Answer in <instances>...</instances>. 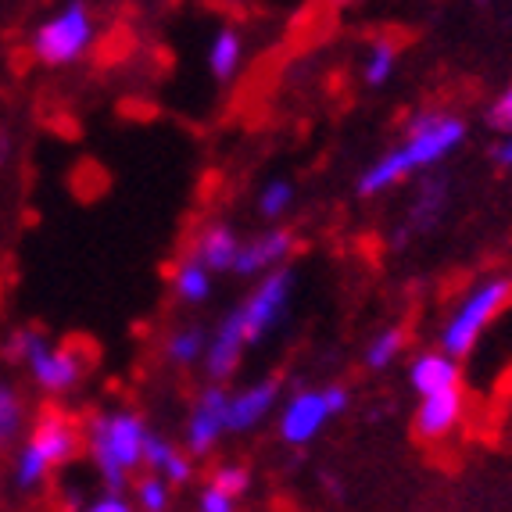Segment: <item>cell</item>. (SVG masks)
Returning a JSON list of instances; mask_svg holds the SVG:
<instances>
[{
    "label": "cell",
    "instance_id": "9a60e30c",
    "mask_svg": "<svg viewBox=\"0 0 512 512\" xmlns=\"http://www.w3.org/2000/svg\"><path fill=\"white\" fill-rule=\"evenodd\" d=\"M240 244H244V240L237 237V230H233L230 222H208L205 230L194 237L190 255L201 258L212 273H233V265H237V255H240Z\"/></svg>",
    "mask_w": 512,
    "mask_h": 512
},
{
    "label": "cell",
    "instance_id": "d6986e66",
    "mask_svg": "<svg viewBox=\"0 0 512 512\" xmlns=\"http://www.w3.org/2000/svg\"><path fill=\"white\" fill-rule=\"evenodd\" d=\"M29 430V409L26 398L11 380L0 376V452H8L22 441V434Z\"/></svg>",
    "mask_w": 512,
    "mask_h": 512
},
{
    "label": "cell",
    "instance_id": "f1b7e54d",
    "mask_svg": "<svg viewBox=\"0 0 512 512\" xmlns=\"http://www.w3.org/2000/svg\"><path fill=\"white\" fill-rule=\"evenodd\" d=\"M197 512H237V498L222 495L219 487L208 484L205 491H201V502H197Z\"/></svg>",
    "mask_w": 512,
    "mask_h": 512
},
{
    "label": "cell",
    "instance_id": "2e32d148",
    "mask_svg": "<svg viewBox=\"0 0 512 512\" xmlns=\"http://www.w3.org/2000/svg\"><path fill=\"white\" fill-rule=\"evenodd\" d=\"M144 470L169 480L172 487L190 484V477H194V455L187 448H180V444L165 441L162 434H151L144 448Z\"/></svg>",
    "mask_w": 512,
    "mask_h": 512
},
{
    "label": "cell",
    "instance_id": "d4e9b609",
    "mask_svg": "<svg viewBox=\"0 0 512 512\" xmlns=\"http://www.w3.org/2000/svg\"><path fill=\"white\" fill-rule=\"evenodd\" d=\"M133 505H137V512H169L172 484L162 477H154V473H144L133 484Z\"/></svg>",
    "mask_w": 512,
    "mask_h": 512
},
{
    "label": "cell",
    "instance_id": "277c9868",
    "mask_svg": "<svg viewBox=\"0 0 512 512\" xmlns=\"http://www.w3.org/2000/svg\"><path fill=\"white\" fill-rule=\"evenodd\" d=\"M4 355L26 369L36 391H43L47 398L72 394L90 373V359L79 344H54L47 333L33 330V326L11 333L4 341Z\"/></svg>",
    "mask_w": 512,
    "mask_h": 512
},
{
    "label": "cell",
    "instance_id": "8fae6325",
    "mask_svg": "<svg viewBox=\"0 0 512 512\" xmlns=\"http://www.w3.org/2000/svg\"><path fill=\"white\" fill-rule=\"evenodd\" d=\"M248 337H244V326H240L237 308H233L230 316L222 319L215 330H208V348H205V373L212 384H226L233 373H237L240 359H244V351H248Z\"/></svg>",
    "mask_w": 512,
    "mask_h": 512
},
{
    "label": "cell",
    "instance_id": "4316f807",
    "mask_svg": "<svg viewBox=\"0 0 512 512\" xmlns=\"http://www.w3.org/2000/svg\"><path fill=\"white\" fill-rule=\"evenodd\" d=\"M487 126L495 129V133H512V83L491 101V108H487Z\"/></svg>",
    "mask_w": 512,
    "mask_h": 512
},
{
    "label": "cell",
    "instance_id": "83f0119b",
    "mask_svg": "<svg viewBox=\"0 0 512 512\" xmlns=\"http://www.w3.org/2000/svg\"><path fill=\"white\" fill-rule=\"evenodd\" d=\"M79 512H137V505L129 502L122 491H104V495H97L94 502H86Z\"/></svg>",
    "mask_w": 512,
    "mask_h": 512
},
{
    "label": "cell",
    "instance_id": "52a82bcc",
    "mask_svg": "<svg viewBox=\"0 0 512 512\" xmlns=\"http://www.w3.org/2000/svg\"><path fill=\"white\" fill-rule=\"evenodd\" d=\"M348 409V391L341 384H326V387H301L294 391L280 409V419H276V427H280V437L291 448H305L312 444L323 427L330 423L333 416H341Z\"/></svg>",
    "mask_w": 512,
    "mask_h": 512
},
{
    "label": "cell",
    "instance_id": "7402d4cb",
    "mask_svg": "<svg viewBox=\"0 0 512 512\" xmlns=\"http://www.w3.org/2000/svg\"><path fill=\"white\" fill-rule=\"evenodd\" d=\"M405 351V330L402 326H384V330H376L366 344V366L369 369H391L394 362L402 359Z\"/></svg>",
    "mask_w": 512,
    "mask_h": 512
},
{
    "label": "cell",
    "instance_id": "4fadbf2b",
    "mask_svg": "<svg viewBox=\"0 0 512 512\" xmlns=\"http://www.w3.org/2000/svg\"><path fill=\"white\" fill-rule=\"evenodd\" d=\"M276 405H280V380L276 376H262L255 384L230 391V434H248V430L262 427L276 412Z\"/></svg>",
    "mask_w": 512,
    "mask_h": 512
},
{
    "label": "cell",
    "instance_id": "6da1fadb",
    "mask_svg": "<svg viewBox=\"0 0 512 512\" xmlns=\"http://www.w3.org/2000/svg\"><path fill=\"white\" fill-rule=\"evenodd\" d=\"M466 140V122L452 111H416L405 122L402 140L376 158L369 169H362L359 176V194L362 197H380L387 190H394L398 183H405L409 176L430 172L455 154Z\"/></svg>",
    "mask_w": 512,
    "mask_h": 512
},
{
    "label": "cell",
    "instance_id": "cb8c5ba5",
    "mask_svg": "<svg viewBox=\"0 0 512 512\" xmlns=\"http://www.w3.org/2000/svg\"><path fill=\"white\" fill-rule=\"evenodd\" d=\"M255 205H258V215H262L265 222H280L283 215L294 208V183L291 180H269L262 190H258Z\"/></svg>",
    "mask_w": 512,
    "mask_h": 512
},
{
    "label": "cell",
    "instance_id": "ba28073f",
    "mask_svg": "<svg viewBox=\"0 0 512 512\" xmlns=\"http://www.w3.org/2000/svg\"><path fill=\"white\" fill-rule=\"evenodd\" d=\"M294 298V273L291 269H276V273L255 280V287L248 291V298L237 305L240 326H244V337L248 344H262L276 326L287 319Z\"/></svg>",
    "mask_w": 512,
    "mask_h": 512
},
{
    "label": "cell",
    "instance_id": "30bf717a",
    "mask_svg": "<svg viewBox=\"0 0 512 512\" xmlns=\"http://www.w3.org/2000/svg\"><path fill=\"white\" fill-rule=\"evenodd\" d=\"M294 248H298V237H294L291 226H269V230L255 233L251 240H244V244H240L233 276H244V280H262V276L276 273V269H287Z\"/></svg>",
    "mask_w": 512,
    "mask_h": 512
},
{
    "label": "cell",
    "instance_id": "7a4b0ae2",
    "mask_svg": "<svg viewBox=\"0 0 512 512\" xmlns=\"http://www.w3.org/2000/svg\"><path fill=\"white\" fill-rule=\"evenodd\" d=\"M147 437L151 430H147L144 416L133 409H108L86 419L83 448L108 491H122L144 470Z\"/></svg>",
    "mask_w": 512,
    "mask_h": 512
},
{
    "label": "cell",
    "instance_id": "ac0fdd59",
    "mask_svg": "<svg viewBox=\"0 0 512 512\" xmlns=\"http://www.w3.org/2000/svg\"><path fill=\"white\" fill-rule=\"evenodd\" d=\"M169 287H172V294H176V301H180V305H205V301L212 298L215 273L208 269L205 262H201V258H194L187 251L180 262L172 265Z\"/></svg>",
    "mask_w": 512,
    "mask_h": 512
},
{
    "label": "cell",
    "instance_id": "8992f818",
    "mask_svg": "<svg viewBox=\"0 0 512 512\" xmlns=\"http://www.w3.org/2000/svg\"><path fill=\"white\" fill-rule=\"evenodd\" d=\"M512 301V283L502 276H491V280L473 283L470 291L455 301V308L448 312L441 326V351L462 359L477 348V341L487 333V326L495 323L505 312V305Z\"/></svg>",
    "mask_w": 512,
    "mask_h": 512
},
{
    "label": "cell",
    "instance_id": "f546056e",
    "mask_svg": "<svg viewBox=\"0 0 512 512\" xmlns=\"http://www.w3.org/2000/svg\"><path fill=\"white\" fill-rule=\"evenodd\" d=\"M491 158L498 162V169H509L512 172V133H502V140L495 144Z\"/></svg>",
    "mask_w": 512,
    "mask_h": 512
},
{
    "label": "cell",
    "instance_id": "603a6c76",
    "mask_svg": "<svg viewBox=\"0 0 512 512\" xmlns=\"http://www.w3.org/2000/svg\"><path fill=\"white\" fill-rule=\"evenodd\" d=\"M398 72V43L394 40H373L362 61V79L369 86H387L391 76Z\"/></svg>",
    "mask_w": 512,
    "mask_h": 512
},
{
    "label": "cell",
    "instance_id": "3957f363",
    "mask_svg": "<svg viewBox=\"0 0 512 512\" xmlns=\"http://www.w3.org/2000/svg\"><path fill=\"white\" fill-rule=\"evenodd\" d=\"M79 452H83V423L65 409H43L29 423L26 441L18 444L15 452V466H11L15 487L18 491H40Z\"/></svg>",
    "mask_w": 512,
    "mask_h": 512
},
{
    "label": "cell",
    "instance_id": "9c48e42d",
    "mask_svg": "<svg viewBox=\"0 0 512 512\" xmlns=\"http://www.w3.org/2000/svg\"><path fill=\"white\" fill-rule=\"evenodd\" d=\"M222 434H230V391L226 384H208L187 416V452L197 459L215 452Z\"/></svg>",
    "mask_w": 512,
    "mask_h": 512
},
{
    "label": "cell",
    "instance_id": "5b68a950",
    "mask_svg": "<svg viewBox=\"0 0 512 512\" xmlns=\"http://www.w3.org/2000/svg\"><path fill=\"white\" fill-rule=\"evenodd\" d=\"M97 40L94 11L86 0H69L54 15H47L29 36V58L47 69H69L90 54Z\"/></svg>",
    "mask_w": 512,
    "mask_h": 512
},
{
    "label": "cell",
    "instance_id": "ffe728a7",
    "mask_svg": "<svg viewBox=\"0 0 512 512\" xmlns=\"http://www.w3.org/2000/svg\"><path fill=\"white\" fill-rule=\"evenodd\" d=\"M244 36L237 33V29H219V33L212 36V43H208V72H212L219 83H230L233 76L240 72V65H244Z\"/></svg>",
    "mask_w": 512,
    "mask_h": 512
},
{
    "label": "cell",
    "instance_id": "7c38bea8",
    "mask_svg": "<svg viewBox=\"0 0 512 512\" xmlns=\"http://www.w3.org/2000/svg\"><path fill=\"white\" fill-rule=\"evenodd\" d=\"M462 416H466V398L459 391H444L430 394V398H419L416 416H412V427H416L419 441H448L455 430L462 427Z\"/></svg>",
    "mask_w": 512,
    "mask_h": 512
},
{
    "label": "cell",
    "instance_id": "484cf974",
    "mask_svg": "<svg viewBox=\"0 0 512 512\" xmlns=\"http://www.w3.org/2000/svg\"><path fill=\"white\" fill-rule=\"evenodd\" d=\"M208 484L219 487L222 495L240 498L251 487V473H248V466H240V462H219V466L212 470V480H208Z\"/></svg>",
    "mask_w": 512,
    "mask_h": 512
},
{
    "label": "cell",
    "instance_id": "e0dca14e",
    "mask_svg": "<svg viewBox=\"0 0 512 512\" xmlns=\"http://www.w3.org/2000/svg\"><path fill=\"white\" fill-rule=\"evenodd\" d=\"M444 208H448V183L441 180V176H430L419 183L416 197H412L409 205V215H405V233L402 240L409 237V233H427L437 226V219L444 215Z\"/></svg>",
    "mask_w": 512,
    "mask_h": 512
},
{
    "label": "cell",
    "instance_id": "44dd1931",
    "mask_svg": "<svg viewBox=\"0 0 512 512\" xmlns=\"http://www.w3.org/2000/svg\"><path fill=\"white\" fill-rule=\"evenodd\" d=\"M205 348H208L205 326H194V323L176 326L165 337V359L172 366H197V362H205Z\"/></svg>",
    "mask_w": 512,
    "mask_h": 512
},
{
    "label": "cell",
    "instance_id": "5bb4252c",
    "mask_svg": "<svg viewBox=\"0 0 512 512\" xmlns=\"http://www.w3.org/2000/svg\"><path fill=\"white\" fill-rule=\"evenodd\" d=\"M409 387L419 398H430V394H444V391H459L462 387V369L459 359L448 355L441 348L419 351L416 359L409 362Z\"/></svg>",
    "mask_w": 512,
    "mask_h": 512
}]
</instances>
